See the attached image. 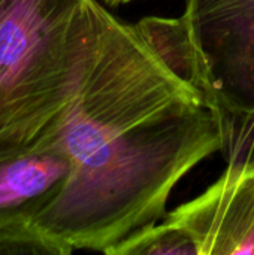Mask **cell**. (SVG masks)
<instances>
[{"label":"cell","instance_id":"3","mask_svg":"<svg viewBox=\"0 0 254 255\" xmlns=\"http://www.w3.org/2000/svg\"><path fill=\"white\" fill-rule=\"evenodd\" d=\"M189 27L231 163L254 160V0H186Z\"/></svg>","mask_w":254,"mask_h":255},{"label":"cell","instance_id":"4","mask_svg":"<svg viewBox=\"0 0 254 255\" xmlns=\"http://www.w3.org/2000/svg\"><path fill=\"white\" fill-rule=\"evenodd\" d=\"M166 220L193 236L199 255H254V160L231 163L217 182Z\"/></svg>","mask_w":254,"mask_h":255},{"label":"cell","instance_id":"6","mask_svg":"<svg viewBox=\"0 0 254 255\" xmlns=\"http://www.w3.org/2000/svg\"><path fill=\"white\" fill-rule=\"evenodd\" d=\"M135 28L157 60L213 108L211 94L184 18L145 16L135 24Z\"/></svg>","mask_w":254,"mask_h":255},{"label":"cell","instance_id":"2","mask_svg":"<svg viewBox=\"0 0 254 255\" xmlns=\"http://www.w3.org/2000/svg\"><path fill=\"white\" fill-rule=\"evenodd\" d=\"M96 0H0V158L48 143L96 54Z\"/></svg>","mask_w":254,"mask_h":255},{"label":"cell","instance_id":"9","mask_svg":"<svg viewBox=\"0 0 254 255\" xmlns=\"http://www.w3.org/2000/svg\"><path fill=\"white\" fill-rule=\"evenodd\" d=\"M103 1H106L111 6H118V4H126V3H129L132 0H103Z\"/></svg>","mask_w":254,"mask_h":255},{"label":"cell","instance_id":"8","mask_svg":"<svg viewBox=\"0 0 254 255\" xmlns=\"http://www.w3.org/2000/svg\"><path fill=\"white\" fill-rule=\"evenodd\" d=\"M67 247L54 241L33 221H18L0 226V254L69 255Z\"/></svg>","mask_w":254,"mask_h":255},{"label":"cell","instance_id":"1","mask_svg":"<svg viewBox=\"0 0 254 255\" xmlns=\"http://www.w3.org/2000/svg\"><path fill=\"white\" fill-rule=\"evenodd\" d=\"M51 140L72 170L34 224L70 251L100 253L163 217L181 178L225 146L216 111L106 9L91 66Z\"/></svg>","mask_w":254,"mask_h":255},{"label":"cell","instance_id":"7","mask_svg":"<svg viewBox=\"0 0 254 255\" xmlns=\"http://www.w3.org/2000/svg\"><path fill=\"white\" fill-rule=\"evenodd\" d=\"M108 255H199L193 236L168 220L148 224L106 250Z\"/></svg>","mask_w":254,"mask_h":255},{"label":"cell","instance_id":"5","mask_svg":"<svg viewBox=\"0 0 254 255\" xmlns=\"http://www.w3.org/2000/svg\"><path fill=\"white\" fill-rule=\"evenodd\" d=\"M70 170V157L57 140L0 158V226L34 223L61 194Z\"/></svg>","mask_w":254,"mask_h":255}]
</instances>
